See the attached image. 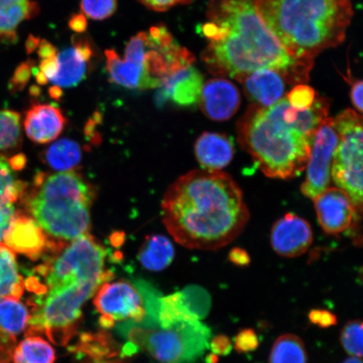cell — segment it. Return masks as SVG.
I'll return each mask as SVG.
<instances>
[{
	"label": "cell",
	"instance_id": "obj_7",
	"mask_svg": "<svg viewBox=\"0 0 363 363\" xmlns=\"http://www.w3.org/2000/svg\"><path fill=\"white\" fill-rule=\"evenodd\" d=\"M106 248L89 233L72 240L58 251L45 256L43 265L25 282L26 288L38 294L45 289L76 283L106 284L113 274L106 269Z\"/></svg>",
	"mask_w": 363,
	"mask_h": 363
},
{
	"label": "cell",
	"instance_id": "obj_15",
	"mask_svg": "<svg viewBox=\"0 0 363 363\" xmlns=\"http://www.w3.org/2000/svg\"><path fill=\"white\" fill-rule=\"evenodd\" d=\"M271 245L278 255L294 258L305 254L313 242L311 226L296 215H285L275 222L271 231Z\"/></svg>",
	"mask_w": 363,
	"mask_h": 363
},
{
	"label": "cell",
	"instance_id": "obj_10",
	"mask_svg": "<svg viewBox=\"0 0 363 363\" xmlns=\"http://www.w3.org/2000/svg\"><path fill=\"white\" fill-rule=\"evenodd\" d=\"M338 142L334 120L326 117L315 131L306 167V180L301 185L302 194L312 201L330 187L333 180L331 169Z\"/></svg>",
	"mask_w": 363,
	"mask_h": 363
},
{
	"label": "cell",
	"instance_id": "obj_19",
	"mask_svg": "<svg viewBox=\"0 0 363 363\" xmlns=\"http://www.w3.org/2000/svg\"><path fill=\"white\" fill-rule=\"evenodd\" d=\"M195 157L204 170L221 171L234 157L233 143L225 135L204 133L194 145Z\"/></svg>",
	"mask_w": 363,
	"mask_h": 363
},
{
	"label": "cell",
	"instance_id": "obj_34",
	"mask_svg": "<svg viewBox=\"0 0 363 363\" xmlns=\"http://www.w3.org/2000/svg\"><path fill=\"white\" fill-rule=\"evenodd\" d=\"M317 94L314 89L306 84H298L294 87L286 99L290 106L298 111H306L314 104Z\"/></svg>",
	"mask_w": 363,
	"mask_h": 363
},
{
	"label": "cell",
	"instance_id": "obj_49",
	"mask_svg": "<svg viewBox=\"0 0 363 363\" xmlns=\"http://www.w3.org/2000/svg\"><path fill=\"white\" fill-rule=\"evenodd\" d=\"M219 361V357L215 353H211L206 358L207 363H218Z\"/></svg>",
	"mask_w": 363,
	"mask_h": 363
},
{
	"label": "cell",
	"instance_id": "obj_4",
	"mask_svg": "<svg viewBox=\"0 0 363 363\" xmlns=\"http://www.w3.org/2000/svg\"><path fill=\"white\" fill-rule=\"evenodd\" d=\"M263 23L290 56L314 62L346 38L352 0H256Z\"/></svg>",
	"mask_w": 363,
	"mask_h": 363
},
{
	"label": "cell",
	"instance_id": "obj_11",
	"mask_svg": "<svg viewBox=\"0 0 363 363\" xmlns=\"http://www.w3.org/2000/svg\"><path fill=\"white\" fill-rule=\"evenodd\" d=\"M94 306L101 314V325L110 329L117 321L138 323L146 315L142 293L125 281L106 283L95 293Z\"/></svg>",
	"mask_w": 363,
	"mask_h": 363
},
{
	"label": "cell",
	"instance_id": "obj_27",
	"mask_svg": "<svg viewBox=\"0 0 363 363\" xmlns=\"http://www.w3.org/2000/svg\"><path fill=\"white\" fill-rule=\"evenodd\" d=\"M13 363H55L56 353L47 340L30 335L16 347Z\"/></svg>",
	"mask_w": 363,
	"mask_h": 363
},
{
	"label": "cell",
	"instance_id": "obj_16",
	"mask_svg": "<svg viewBox=\"0 0 363 363\" xmlns=\"http://www.w3.org/2000/svg\"><path fill=\"white\" fill-rule=\"evenodd\" d=\"M199 103L208 119L225 121L233 118L239 110L240 95L231 82L222 79H211L203 84Z\"/></svg>",
	"mask_w": 363,
	"mask_h": 363
},
{
	"label": "cell",
	"instance_id": "obj_45",
	"mask_svg": "<svg viewBox=\"0 0 363 363\" xmlns=\"http://www.w3.org/2000/svg\"><path fill=\"white\" fill-rule=\"evenodd\" d=\"M68 26L74 33L81 34L87 29L88 21L82 13H75V15L71 17L69 22H68Z\"/></svg>",
	"mask_w": 363,
	"mask_h": 363
},
{
	"label": "cell",
	"instance_id": "obj_2",
	"mask_svg": "<svg viewBox=\"0 0 363 363\" xmlns=\"http://www.w3.org/2000/svg\"><path fill=\"white\" fill-rule=\"evenodd\" d=\"M162 207L167 230L189 249L224 247L250 219L242 189L222 171L193 170L180 177L167 189Z\"/></svg>",
	"mask_w": 363,
	"mask_h": 363
},
{
	"label": "cell",
	"instance_id": "obj_48",
	"mask_svg": "<svg viewBox=\"0 0 363 363\" xmlns=\"http://www.w3.org/2000/svg\"><path fill=\"white\" fill-rule=\"evenodd\" d=\"M50 94L53 99H59L62 96V91L61 88L57 87V86H53L49 90Z\"/></svg>",
	"mask_w": 363,
	"mask_h": 363
},
{
	"label": "cell",
	"instance_id": "obj_12",
	"mask_svg": "<svg viewBox=\"0 0 363 363\" xmlns=\"http://www.w3.org/2000/svg\"><path fill=\"white\" fill-rule=\"evenodd\" d=\"M3 242L15 253L36 261L52 252L47 234L25 211H16Z\"/></svg>",
	"mask_w": 363,
	"mask_h": 363
},
{
	"label": "cell",
	"instance_id": "obj_37",
	"mask_svg": "<svg viewBox=\"0 0 363 363\" xmlns=\"http://www.w3.org/2000/svg\"><path fill=\"white\" fill-rule=\"evenodd\" d=\"M16 208L13 203L0 199V243L3 242L11 221L15 217Z\"/></svg>",
	"mask_w": 363,
	"mask_h": 363
},
{
	"label": "cell",
	"instance_id": "obj_35",
	"mask_svg": "<svg viewBox=\"0 0 363 363\" xmlns=\"http://www.w3.org/2000/svg\"><path fill=\"white\" fill-rule=\"evenodd\" d=\"M259 346V339L255 330L243 329L234 338V347L238 353H248L256 351Z\"/></svg>",
	"mask_w": 363,
	"mask_h": 363
},
{
	"label": "cell",
	"instance_id": "obj_38",
	"mask_svg": "<svg viewBox=\"0 0 363 363\" xmlns=\"http://www.w3.org/2000/svg\"><path fill=\"white\" fill-rule=\"evenodd\" d=\"M34 67L33 62L27 61L21 63L15 72L11 80V89L13 91L21 90L25 88L27 82L30 79L31 72Z\"/></svg>",
	"mask_w": 363,
	"mask_h": 363
},
{
	"label": "cell",
	"instance_id": "obj_36",
	"mask_svg": "<svg viewBox=\"0 0 363 363\" xmlns=\"http://www.w3.org/2000/svg\"><path fill=\"white\" fill-rule=\"evenodd\" d=\"M308 320L320 328H330L337 324V317L333 312L324 308H315L308 313Z\"/></svg>",
	"mask_w": 363,
	"mask_h": 363
},
{
	"label": "cell",
	"instance_id": "obj_22",
	"mask_svg": "<svg viewBox=\"0 0 363 363\" xmlns=\"http://www.w3.org/2000/svg\"><path fill=\"white\" fill-rule=\"evenodd\" d=\"M139 260L145 269L158 272L167 269L174 258V247L164 235L147 237L139 252Z\"/></svg>",
	"mask_w": 363,
	"mask_h": 363
},
{
	"label": "cell",
	"instance_id": "obj_44",
	"mask_svg": "<svg viewBox=\"0 0 363 363\" xmlns=\"http://www.w3.org/2000/svg\"><path fill=\"white\" fill-rule=\"evenodd\" d=\"M362 81L357 80L352 84L350 92L352 104L360 115L362 113Z\"/></svg>",
	"mask_w": 363,
	"mask_h": 363
},
{
	"label": "cell",
	"instance_id": "obj_43",
	"mask_svg": "<svg viewBox=\"0 0 363 363\" xmlns=\"http://www.w3.org/2000/svg\"><path fill=\"white\" fill-rule=\"evenodd\" d=\"M58 61L57 56L42 60L40 65V71L43 72L48 81L56 76L58 72Z\"/></svg>",
	"mask_w": 363,
	"mask_h": 363
},
{
	"label": "cell",
	"instance_id": "obj_6",
	"mask_svg": "<svg viewBox=\"0 0 363 363\" xmlns=\"http://www.w3.org/2000/svg\"><path fill=\"white\" fill-rule=\"evenodd\" d=\"M120 329L130 342L160 363H192L210 347L211 330L201 320L159 324L145 316Z\"/></svg>",
	"mask_w": 363,
	"mask_h": 363
},
{
	"label": "cell",
	"instance_id": "obj_1",
	"mask_svg": "<svg viewBox=\"0 0 363 363\" xmlns=\"http://www.w3.org/2000/svg\"><path fill=\"white\" fill-rule=\"evenodd\" d=\"M201 27L208 40L202 55L208 70L240 81L260 69L279 72L289 84L310 79L314 62L289 55L267 29L250 0H220Z\"/></svg>",
	"mask_w": 363,
	"mask_h": 363
},
{
	"label": "cell",
	"instance_id": "obj_41",
	"mask_svg": "<svg viewBox=\"0 0 363 363\" xmlns=\"http://www.w3.org/2000/svg\"><path fill=\"white\" fill-rule=\"evenodd\" d=\"M145 6L155 11H166L170 8L182 3H188L189 0H139Z\"/></svg>",
	"mask_w": 363,
	"mask_h": 363
},
{
	"label": "cell",
	"instance_id": "obj_14",
	"mask_svg": "<svg viewBox=\"0 0 363 363\" xmlns=\"http://www.w3.org/2000/svg\"><path fill=\"white\" fill-rule=\"evenodd\" d=\"M203 87V75L196 67L189 65L162 79L155 101L158 106L171 102L179 107H193L199 104Z\"/></svg>",
	"mask_w": 363,
	"mask_h": 363
},
{
	"label": "cell",
	"instance_id": "obj_50",
	"mask_svg": "<svg viewBox=\"0 0 363 363\" xmlns=\"http://www.w3.org/2000/svg\"><path fill=\"white\" fill-rule=\"evenodd\" d=\"M342 363H362L361 358H358L356 357H351L347 358V360H345Z\"/></svg>",
	"mask_w": 363,
	"mask_h": 363
},
{
	"label": "cell",
	"instance_id": "obj_32",
	"mask_svg": "<svg viewBox=\"0 0 363 363\" xmlns=\"http://www.w3.org/2000/svg\"><path fill=\"white\" fill-rule=\"evenodd\" d=\"M340 343L348 355L362 357V322L360 320L348 321L340 333Z\"/></svg>",
	"mask_w": 363,
	"mask_h": 363
},
{
	"label": "cell",
	"instance_id": "obj_30",
	"mask_svg": "<svg viewBox=\"0 0 363 363\" xmlns=\"http://www.w3.org/2000/svg\"><path fill=\"white\" fill-rule=\"evenodd\" d=\"M21 116L12 111H0V151L19 146L21 138Z\"/></svg>",
	"mask_w": 363,
	"mask_h": 363
},
{
	"label": "cell",
	"instance_id": "obj_9",
	"mask_svg": "<svg viewBox=\"0 0 363 363\" xmlns=\"http://www.w3.org/2000/svg\"><path fill=\"white\" fill-rule=\"evenodd\" d=\"M339 142L335 150L331 179L348 194L356 211L352 227L360 231L362 214V117L355 111L346 110L335 118Z\"/></svg>",
	"mask_w": 363,
	"mask_h": 363
},
{
	"label": "cell",
	"instance_id": "obj_31",
	"mask_svg": "<svg viewBox=\"0 0 363 363\" xmlns=\"http://www.w3.org/2000/svg\"><path fill=\"white\" fill-rule=\"evenodd\" d=\"M186 306L199 320L206 318L211 311V298L206 289L199 286H189L181 291Z\"/></svg>",
	"mask_w": 363,
	"mask_h": 363
},
{
	"label": "cell",
	"instance_id": "obj_17",
	"mask_svg": "<svg viewBox=\"0 0 363 363\" xmlns=\"http://www.w3.org/2000/svg\"><path fill=\"white\" fill-rule=\"evenodd\" d=\"M66 124L65 117L52 104H35L26 113L24 126L27 135L33 142L45 144L56 140Z\"/></svg>",
	"mask_w": 363,
	"mask_h": 363
},
{
	"label": "cell",
	"instance_id": "obj_8",
	"mask_svg": "<svg viewBox=\"0 0 363 363\" xmlns=\"http://www.w3.org/2000/svg\"><path fill=\"white\" fill-rule=\"evenodd\" d=\"M102 284L76 283L56 286L34 294L26 333H43L53 343L65 345L78 330L82 308Z\"/></svg>",
	"mask_w": 363,
	"mask_h": 363
},
{
	"label": "cell",
	"instance_id": "obj_13",
	"mask_svg": "<svg viewBox=\"0 0 363 363\" xmlns=\"http://www.w3.org/2000/svg\"><path fill=\"white\" fill-rule=\"evenodd\" d=\"M318 220L325 233L337 235L351 228L356 211L348 194L338 187H329L314 199Z\"/></svg>",
	"mask_w": 363,
	"mask_h": 363
},
{
	"label": "cell",
	"instance_id": "obj_29",
	"mask_svg": "<svg viewBox=\"0 0 363 363\" xmlns=\"http://www.w3.org/2000/svg\"><path fill=\"white\" fill-rule=\"evenodd\" d=\"M27 184L18 180L10 161L0 157V199L15 203L25 193Z\"/></svg>",
	"mask_w": 363,
	"mask_h": 363
},
{
	"label": "cell",
	"instance_id": "obj_23",
	"mask_svg": "<svg viewBox=\"0 0 363 363\" xmlns=\"http://www.w3.org/2000/svg\"><path fill=\"white\" fill-rule=\"evenodd\" d=\"M26 289L19 272L16 253L6 244L0 243V298H21Z\"/></svg>",
	"mask_w": 363,
	"mask_h": 363
},
{
	"label": "cell",
	"instance_id": "obj_47",
	"mask_svg": "<svg viewBox=\"0 0 363 363\" xmlns=\"http://www.w3.org/2000/svg\"><path fill=\"white\" fill-rule=\"evenodd\" d=\"M40 43V38H35V36L30 35L29 38L27 39L26 42V50L27 52L31 53L34 51L36 48L39 47Z\"/></svg>",
	"mask_w": 363,
	"mask_h": 363
},
{
	"label": "cell",
	"instance_id": "obj_21",
	"mask_svg": "<svg viewBox=\"0 0 363 363\" xmlns=\"http://www.w3.org/2000/svg\"><path fill=\"white\" fill-rule=\"evenodd\" d=\"M38 11V4L30 0H0V39L15 40L17 27Z\"/></svg>",
	"mask_w": 363,
	"mask_h": 363
},
{
	"label": "cell",
	"instance_id": "obj_40",
	"mask_svg": "<svg viewBox=\"0 0 363 363\" xmlns=\"http://www.w3.org/2000/svg\"><path fill=\"white\" fill-rule=\"evenodd\" d=\"M210 347L217 356H227L233 350V344L227 335H218L210 340Z\"/></svg>",
	"mask_w": 363,
	"mask_h": 363
},
{
	"label": "cell",
	"instance_id": "obj_33",
	"mask_svg": "<svg viewBox=\"0 0 363 363\" xmlns=\"http://www.w3.org/2000/svg\"><path fill=\"white\" fill-rule=\"evenodd\" d=\"M117 9V0H81V10L95 21L111 17Z\"/></svg>",
	"mask_w": 363,
	"mask_h": 363
},
{
	"label": "cell",
	"instance_id": "obj_39",
	"mask_svg": "<svg viewBox=\"0 0 363 363\" xmlns=\"http://www.w3.org/2000/svg\"><path fill=\"white\" fill-rule=\"evenodd\" d=\"M16 347V338L0 330V363H9L12 359Z\"/></svg>",
	"mask_w": 363,
	"mask_h": 363
},
{
	"label": "cell",
	"instance_id": "obj_28",
	"mask_svg": "<svg viewBox=\"0 0 363 363\" xmlns=\"http://www.w3.org/2000/svg\"><path fill=\"white\" fill-rule=\"evenodd\" d=\"M308 354L303 340L293 334H284L275 340L269 363H307Z\"/></svg>",
	"mask_w": 363,
	"mask_h": 363
},
{
	"label": "cell",
	"instance_id": "obj_26",
	"mask_svg": "<svg viewBox=\"0 0 363 363\" xmlns=\"http://www.w3.org/2000/svg\"><path fill=\"white\" fill-rule=\"evenodd\" d=\"M45 161L57 172L71 171L81 162L82 152L78 143L63 138L54 143L44 154Z\"/></svg>",
	"mask_w": 363,
	"mask_h": 363
},
{
	"label": "cell",
	"instance_id": "obj_24",
	"mask_svg": "<svg viewBox=\"0 0 363 363\" xmlns=\"http://www.w3.org/2000/svg\"><path fill=\"white\" fill-rule=\"evenodd\" d=\"M58 72L50 82L59 88H72L86 77L87 65L74 47L63 49L57 54Z\"/></svg>",
	"mask_w": 363,
	"mask_h": 363
},
{
	"label": "cell",
	"instance_id": "obj_3",
	"mask_svg": "<svg viewBox=\"0 0 363 363\" xmlns=\"http://www.w3.org/2000/svg\"><path fill=\"white\" fill-rule=\"evenodd\" d=\"M329 111L330 101L319 95L306 111L293 108L286 97L269 107L252 104L238 122V143L269 178L294 179L306 170L315 131Z\"/></svg>",
	"mask_w": 363,
	"mask_h": 363
},
{
	"label": "cell",
	"instance_id": "obj_20",
	"mask_svg": "<svg viewBox=\"0 0 363 363\" xmlns=\"http://www.w3.org/2000/svg\"><path fill=\"white\" fill-rule=\"evenodd\" d=\"M106 69L112 83L130 89H148L156 88L148 78L143 66L121 59L115 50H106Z\"/></svg>",
	"mask_w": 363,
	"mask_h": 363
},
{
	"label": "cell",
	"instance_id": "obj_46",
	"mask_svg": "<svg viewBox=\"0 0 363 363\" xmlns=\"http://www.w3.org/2000/svg\"><path fill=\"white\" fill-rule=\"evenodd\" d=\"M38 55L42 60L57 56V49L48 40H40L38 49Z\"/></svg>",
	"mask_w": 363,
	"mask_h": 363
},
{
	"label": "cell",
	"instance_id": "obj_25",
	"mask_svg": "<svg viewBox=\"0 0 363 363\" xmlns=\"http://www.w3.org/2000/svg\"><path fill=\"white\" fill-rule=\"evenodd\" d=\"M30 311L20 298H0V330L16 338L28 326Z\"/></svg>",
	"mask_w": 363,
	"mask_h": 363
},
{
	"label": "cell",
	"instance_id": "obj_18",
	"mask_svg": "<svg viewBox=\"0 0 363 363\" xmlns=\"http://www.w3.org/2000/svg\"><path fill=\"white\" fill-rule=\"evenodd\" d=\"M245 93L253 104L269 107L284 98L285 80L279 72L260 69L240 81Z\"/></svg>",
	"mask_w": 363,
	"mask_h": 363
},
{
	"label": "cell",
	"instance_id": "obj_42",
	"mask_svg": "<svg viewBox=\"0 0 363 363\" xmlns=\"http://www.w3.org/2000/svg\"><path fill=\"white\" fill-rule=\"evenodd\" d=\"M228 258L231 263L240 267H247L250 262H251V257H250L247 252L240 247H235L231 250L229 252Z\"/></svg>",
	"mask_w": 363,
	"mask_h": 363
},
{
	"label": "cell",
	"instance_id": "obj_5",
	"mask_svg": "<svg viewBox=\"0 0 363 363\" xmlns=\"http://www.w3.org/2000/svg\"><path fill=\"white\" fill-rule=\"evenodd\" d=\"M95 189L74 170L39 172L20 201L52 244V252L88 234Z\"/></svg>",
	"mask_w": 363,
	"mask_h": 363
}]
</instances>
